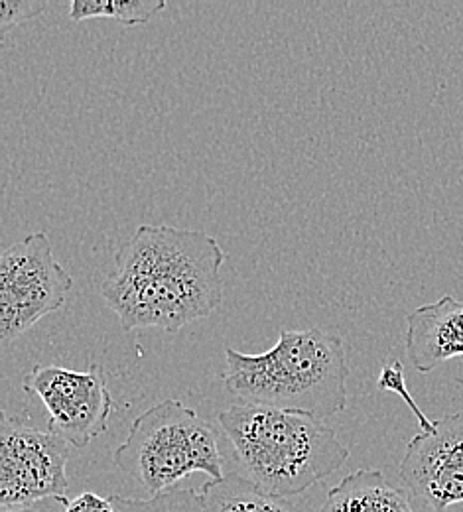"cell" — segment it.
<instances>
[{
	"label": "cell",
	"mask_w": 463,
	"mask_h": 512,
	"mask_svg": "<svg viewBox=\"0 0 463 512\" xmlns=\"http://www.w3.org/2000/svg\"><path fill=\"white\" fill-rule=\"evenodd\" d=\"M225 251L215 237L170 225H140L115 255L101 296L125 331L176 333L223 302Z\"/></svg>",
	"instance_id": "6da1fadb"
},
{
	"label": "cell",
	"mask_w": 463,
	"mask_h": 512,
	"mask_svg": "<svg viewBox=\"0 0 463 512\" xmlns=\"http://www.w3.org/2000/svg\"><path fill=\"white\" fill-rule=\"evenodd\" d=\"M347 377L343 339L318 327L280 331L274 347L261 355L225 347L223 384L241 404L326 422L347 406Z\"/></svg>",
	"instance_id": "7a4b0ae2"
},
{
	"label": "cell",
	"mask_w": 463,
	"mask_h": 512,
	"mask_svg": "<svg viewBox=\"0 0 463 512\" xmlns=\"http://www.w3.org/2000/svg\"><path fill=\"white\" fill-rule=\"evenodd\" d=\"M217 420L247 477L268 495L296 497L349 459L335 430L306 414L235 404Z\"/></svg>",
	"instance_id": "3957f363"
},
{
	"label": "cell",
	"mask_w": 463,
	"mask_h": 512,
	"mask_svg": "<svg viewBox=\"0 0 463 512\" xmlns=\"http://www.w3.org/2000/svg\"><path fill=\"white\" fill-rule=\"evenodd\" d=\"M113 459L150 497L170 491L192 473H205L211 481L225 477L217 430L174 398L142 412Z\"/></svg>",
	"instance_id": "277c9868"
},
{
	"label": "cell",
	"mask_w": 463,
	"mask_h": 512,
	"mask_svg": "<svg viewBox=\"0 0 463 512\" xmlns=\"http://www.w3.org/2000/svg\"><path fill=\"white\" fill-rule=\"evenodd\" d=\"M73 278L56 260L44 231L26 235L0 256V341L10 345L64 308Z\"/></svg>",
	"instance_id": "5b68a950"
},
{
	"label": "cell",
	"mask_w": 463,
	"mask_h": 512,
	"mask_svg": "<svg viewBox=\"0 0 463 512\" xmlns=\"http://www.w3.org/2000/svg\"><path fill=\"white\" fill-rule=\"evenodd\" d=\"M22 386L46 406L50 432H56L75 448H87L107 430L115 410L113 394L101 363L87 371H69L58 365H36Z\"/></svg>",
	"instance_id": "8992f818"
},
{
	"label": "cell",
	"mask_w": 463,
	"mask_h": 512,
	"mask_svg": "<svg viewBox=\"0 0 463 512\" xmlns=\"http://www.w3.org/2000/svg\"><path fill=\"white\" fill-rule=\"evenodd\" d=\"M67 440L2 416L0 424V505L14 509L66 497Z\"/></svg>",
	"instance_id": "52a82bcc"
},
{
	"label": "cell",
	"mask_w": 463,
	"mask_h": 512,
	"mask_svg": "<svg viewBox=\"0 0 463 512\" xmlns=\"http://www.w3.org/2000/svg\"><path fill=\"white\" fill-rule=\"evenodd\" d=\"M400 479L434 512L463 503V412L434 422L432 432L416 434L400 461Z\"/></svg>",
	"instance_id": "ba28073f"
},
{
	"label": "cell",
	"mask_w": 463,
	"mask_h": 512,
	"mask_svg": "<svg viewBox=\"0 0 463 512\" xmlns=\"http://www.w3.org/2000/svg\"><path fill=\"white\" fill-rule=\"evenodd\" d=\"M406 323V355L416 371L430 373L463 357V302L454 296L416 308Z\"/></svg>",
	"instance_id": "9c48e42d"
},
{
	"label": "cell",
	"mask_w": 463,
	"mask_h": 512,
	"mask_svg": "<svg viewBox=\"0 0 463 512\" xmlns=\"http://www.w3.org/2000/svg\"><path fill=\"white\" fill-rule=\"evenodd\" d=\"M318 512H416L410 491L395 487L379 469H359L343 477Z\"/></svg>",
	"instance_id": "30bf717a"
},
{
	"label": "cell",
	"mask_w": 463,
	"mask_h": 512,
	"mask_svg": "<svg viewBox=\"0 0 463 512\" xmlns=\"http://www.w3.org/2000/svg\"><path fill=\"white\" fill-rule=\"evenodd\" d=\"M199 497L203 512H304L290 499L268 495L239 473L207 481Z\"/></svg>",
	"instance_id": "8fae6325"
},
{
	"label": "cell",
	"mask_w": 463,
	"mask_h": 512,
	"mask_svg": "<svg viewBox=\"0 0 463 512\" xmlns=\"http://www.w3.org/2000/svg\"><path fill=\"white\" fill-rule=\"evenodd\" d=\"M166 8V0H73L69 18L73 22L109 18L125 26H140Z\"/></svg>",
	"instance_id": "7c38bea8"
},
{
	"label": "cell",
	"mask_w": 463,
	"mask_h": 512,
	"mask_svg": "<svg viewBox=\"0 0 463 512\" xmlns=\"http://www.w3.org/2000/svg\"><path fill=\"white\" fill-rule=\"evenodd\" d=\"M115 512H203L201 497L194 489H170L150 499H129L121 495L109 497Z\"/></svg>",
	"instance_id": "4fadbf2b"
},
{
	"label": "cell",
	"mask_w": 463,
	"mask_h": 512,
	"mask_svg": "<svg viewBox=\"0 0 463 512\" xmlns=\"http://www.w3.org/2000/svg\"><path fill=\"white\" fill-rule=\"evenodd\" d=\"M377 386H379L381 390L395 392V394H398V396L406 402V406H408V408L412 410V414L416 416V420H418L422 432H432V430H434V422H436V420H430V418L420 410V406L414 402V398L410 396V392H408V388H406L404 369H402V363H400V361H391L389 365L383 367V371H381V375H379V381H377Z\"/></svg>",
	"instance_id": "5bb4252c"
},
{
	"label": "cell",
	"mask_w": 463,
	"mask_h": 512,
	"mask_svg": "<svg viewBox=\"0 0 463 512\" xmlns=\"http://www.w3.org/2000/svg\"><path fill=\"white\" fill-rule=\"evenodd\" d=\"M48 8L44 0H0V28L6 32L26 20L40 16Z\"/></svg>",
	"instance_id": "9a60e30c"
},
{
	"label": "cell",
	"mask_w": 463,
	"mask_h": 512,
	"mask_svg": "<svg viewBox=\"0 0 463 512\" xmlns=\"http://www.w3.org/2000/svg\"><path fill=\"white\" fill-rule=\"evenodd\" d=\"M66 512H115L111 499H103L97 493L85 491L67 503Z\"/></svg>",
	"instance_id": "2e32d148"
},
{
	"label": "cell",
	"mask_w": 463,
	"mask_h": 512,
	"mask_svg": "<svg viewBox=\"0 0 463 512\" xmlns=\"http://www.w3.org/2000/svg\"><path fill=\"white\" fill-rule=\"evenodd\" d=\"M66 497H54V499H46V501H38L32 505H24V507H14V509H2V512H66Z\"/></svg>",
	"instance_id": "e0dca14e"
}]
</instances>
